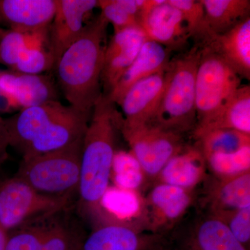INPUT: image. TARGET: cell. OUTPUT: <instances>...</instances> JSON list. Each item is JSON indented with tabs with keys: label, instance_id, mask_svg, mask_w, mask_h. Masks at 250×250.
Masks as SVG:
<instances>
[{
	"label": "cell",
	"instance_id": "1",
	"mask_svg": "<svg viewBox=\"0 0 250 250\" xmlns=\"http://www.w3.org/2000/svg\"><path fill=\"white\" fill-rule=\"evenodd\" d=\"M91 113L58 100L23 108L5 120L10 146L22 159L62 149L83 137Z\"/></svg>",
	"mask_w": 250,
	"mask_h": 250
},
{
	"label": "cell",
	"instance_id": "2",
	"mask_svg": "<svg viewBox=\"0 0 250 250\" xmlns=\"http://www.w3.org/2000/svg\"><path fill=\"white\" fill-rule=\"evenodd\" d=\"M115 104L103 93L94 106L83 136L78 210L81 216L93 223L100 200L109 187L116 131H121L123 119Z\"/></svg>",
	"mask_w": 250,
	"mask_h": 250
},
{
	"label": "cell",
	"instance_id": "3",
	"mask_svg": "<svg viewBox=\"0 0 250 250\" xmlns=\"http://www.w3.org/2000/svg\"><path fill=\"white\" fill-rule=\"evenodd\" d=\"M108 23L101 14L85 25L80 37L62 54L55 66L58 83L70 105L92 113L101 91L104 45Z\"/></svg>",
	"mask_w": 250,
	"mask_h": 250
},
{
	"label": "cell",
	"instance_id": "4",
	"mask_svg": "<svg viewBox=\"0 0 250 250\" xmlns=\"http://www.w3.org/2000/svg\"><path fill=\"white\" fill-rule=\"evenodd\" d=\"M202 47L193 45L172 59L166 69V87L155 116L148 124L182 135L197 124L195 81Z\"/></svg>",
	"mask_w": 250,
	"mask_h": 250
},
{
	"label": "cell",
	"instance_id": "5",
	"mask_svg": "<svg viewBox=\"0 0 250 250\" xmlns=\"http://www.w3.org/2000/svg\"><path fill=\"white\" fill-rule=\"evenodd\" d=\"M83 139L59 150L22 159L16 177L44 195L75 199L80 183Z\"/></svg>",
	"mask_w": 250,
	"mask_h": 250
},
{
	"label": "cell",
	"instance_id": "6",
	"mask_svg": "<svg viewBox=\"0 0 250 250\" xmlns=\"http://www.w3.org/2000/svg\"><path fill=\"white\" fill-rule=\"evenodd\" d=\"M71 209L41 217L10 231L6 250H80L87 235Z\"/></svg>",
	"mask_w": 250,
	"mask_h": 250
},
{
	"label": "cell",
	"instance_id": "7",
	"mask_svg": "<svg viewBox=\"0 0 250 250\" xmlns=\"http://www.w3.org/2000/svg\"><path fill=\"white\" fill-rule=\"evenodd\" d=\"M241 85V78L223 59L202 47L195 81L197 124H208L229 103Z\"/></svg>",
	"mask_w": 250,
	"mask_h": 250
},
{
	"label": "cell",
	"instance_id": "8",
	"mask_svg": "<svg viewBox=\"0 0 250 250\" xmlns=\"http://www.w3.org/2000/svg\"><path fill=\"white\" fill-rule=\"evenodd\" d=\"M72 207L73 199L44 195L16 176L0 184V225L8 232Z\"/></svg>",
	"mask_w": 250,
	"mask_h": 250
},
{
	"label": "cell",
	"instance_id": "9",
	"mask_svg": "<svg viewBox=\"0 0 250 250\" xmlns=\"http://www.w3.org/2000/svg\"><path fill=\"white\" fill-rule=\"evenodd\" d=\"M123 121L121 131L131 147L130 151L139 161L149 182H154L166 163L186 146L183 136L152 124L126 126Z\"/></svg>",
	"mask_w": 250,
	"mask_h": 250
},
{
	"label": "cell",
	"instance_id": "10",
	"mask_svg": "<svg viewBox=\"0 0 250 250\" xmlns=\"http://www.w3.org/2000/svg\"><path fill=\"white\" fill-rule=\"evenodd\" d=\"M139 22L147 39L171 52L183 49L190 39L182 13L167 0H144Z\"/></svg>",
	"mask_w": 250,
	"mask_h": 250
},
{
	"label": "cell",
	"instance_id": "11",
	"mask_svg": "<svg viewBox=\"0 0 250 250\" xmlns=\"http://www.w3.org/2000/svg\"><path fill=\"white\" fill-rule=\"evenodd\" d=\"M193 192L168 184L154 183L145 197L147 232L165 235L190 208Z\"/></svg>",
	"mask_w": 250,
	"mask_h": 250
},
{
	"label": "cell",
	"instance_id": "12",
	"mask_svg": "<svg viewBox=\"0 0 250 250\" xmlns=\"http://www.w3.org/2000/svg\"><path fill=\"white\" fill-rule=\"evenodd\" d=\"M97 6V0H57L55 14L47 33V47L53 58L54 67L80 37L85 27V16Z\"/></svg>",
	"mask_w": 250,
	"mask_h": 250
},
{
	"label": "cell",
	"instance_id": "13",
	"mask_svg": "<svg viewBox=\"0 0 250 250\" xmlns=\"http://www.w3.org/2000/svg\"><path fill=\"white\" fill-rule=\"evenodd\" d=\"M140 27L116 29L105 47L101 83L108 96L139 54L147 40Z\"/></svg>",
	"mask_w": 250,
	"mask_h": 250
},
{
	"label": "cell",
	"instance_id": "14",
	"mask_svg": "<svg viewBox=\"0 0 250 250\" xmlns=\"http://www.w3.org/2000/svg\"><path fill=\"white\" fill-rule=\"evenodd\" d=\"M94 224L95 228L119 225L147 231L145 197L141 192L109 186L99 203Z\"/></svg>",
	"mask_w": 250,
	"mask_h": 250
},
{
	"label": "cell",
	"instance_id": "15",
	"mask_svg": "<svg viewBox=\"0 0 250 250\" xmlns=\"http://www.w3.org/2000/svg\"><path fill=\"white\" fill-rule=\"evenodd\" d=\"M165 235L141 231L130 227L105 225L87 236L80 250H167Z\"/></svg>",
	"mask_w": 250,
	"mask_h": 250
},
{
	"label": "cell",
	"instance_id": "16",
	"mask_svg": "<svg viewBox=\"0 0 250 250\" xmlns=\"http://www.w3.org/2000/svg\"><path fill=\"white\" fill-rule=\"evenodd\" d=\"M166 69L139 81L125 93L119 104L124 114L123 124L138 126L150 123L165 90Z\"/></svg>",
	"mask_w": 250,
	"mask_h": 250
},
{
	"label": "cell",
	"instance_id": "17",
	"mask_svg": "<svg viewBox=\"0 0 250 250\" xmlns=\"http://www.w3.org/2000/svg\"><path fill=\"white\" fill-rule=\"evenodd\" d=\"M0 96L13 107L23 109L57 100V91L52 81L45 75L1 72Z\"/></svg>",
	"mask_w": 250,
	"mask_h": 250
},
{
	"label": "cell",
	"instance_id": "18",
	"mask_svg": "<svg viewBox=\"0 0 250 250\" xmlns=\"http://www.w3.org/2000/svg\"><path fill=\"white\" fill-rule=\"evenodd\" d=\"M57 0H0V24L10 30L33 34L52 22Z\"/></svg>",
	"mask_w": 250,
	"mask_h": 250
},
{
	"label": "cell",
	"instance_id": "19",
	"mask_svg": "<svg viewBox=\"0 0 250 250\" xmlns=\"http://www.w3.org/2000/svg\"><path fill=\"white\" fill-rule=\"evenodd\" d=\"M207 164L200 149L185 146L166 163L154 181L186 190H194L207 177Z\"/></svg>",
	"mask_w": 250,
	"mask_h": 250
},
{
	"label": "cell",
	"instance_id": "20",
	"mask_svg": "<svg viewBox=\"0 0 250 250\" xmlns=\"http://www.w3.org/2000/svg\"><path fill=\"white\" fill-rule=\"evenodd\" d=\"M201 47L213 51L241 78L250 80V17L224 34L213 35Z\"/></svg>",
	"mask_w": 250,
	"mask_h": 250
},
{
	"label": "cell",
	"instance_id": "21",
	"mask_svg": "<svg viewBox=\"0 0 250 250\" xmlns=\"http://www.w3.org/2000/svg\"><path fill=\"white\" fill-rule=\"evenodd\" d=\"M171 51L161 44L147 39L139 54L108 95L114 104H120L127 90L143 79L165 70L171 59Z\"/></svg>",
	"mask_w": 250,
	"mask_h": 250
},
{
	"label": "cell",
	"instance_id": "22",
	"mask_svg": "<svg viewBox=\"0 0 250 250\" xmlns=\"http://www.w3.org/2000/svg\"><path fill=\"white\" fill-rule=\"evenodd\" d=\"M209 215L220 218L250 207V172L225 179L214 178L207 197Z\"/></svg>",
	"mask_w": 250,
	"mask_h": 250
},
{
	"label": "cell",
	"instance_id": "23",
	"mask_svg": "<svg viewBox=\"0 0 250 250\" xmlns=\"http://www.w3.org/2000/svg\"><path fill=\"white\" fill-rule=\"evenodd\" d=\"M180 250H248L221 220L208 215L192 228Z\"/></svg>",
	"mask_w": 250,
	"mask_h": 250
},
{
	"label": "cell",
	"instance_id": "24",
	"mask_svg": "<svg viewBox=\"0 0 250 250\" xmlns=\"http://www.w3.org/2000/svg\"><path fill=\"white\" fill-rule=\"evenodd\" d=\"M228 129L250 135V86L241 85L223 111L208 124L196 128L195 135L207 130Z\"/></svg>",
	"mask_w": 250,
	"mask_h": 250
},
{
	"label": "cell",
	"instance_id": "25",
	"mask_svg": "<svg viewBox=\"0 0 250 250\" xmlns=\"http://www.w3.org/2000/svg\"><path fill=\"white\" fill-rule=\"evenodd\" d=\"M213 35L224 34L250 17V0H201Z\"/></svg>",
	"mask_w": 250,
	"mask_h": 250
},
{
	"label": "cell",
	"instance_id": "26",
	"mask_svg": "<svg viewBox=\"0 0 250 250\" xmlns=\"http://www.w3.org/2000/svg\"><path fill=\"white\" fill-rule=\"evenodd\" d=\"M193 137L205 158L212 154L236 152L250 147V135L236 130H207L193 135Z\"/></svg>",
	"mask_w": 250,
	"mask_h": 250
},
{
	"label": "cell",
	"instance_id": "27",
	"mask_svg": "<svg viewBox=\"0 0 250 250\" xmlns=\"http://www.w3.org/2000/svg\"><path fill=\"white\" fill-rule=\"evenodd\" d=\"M113 186L141 192L149 182L143 167L131 151L116 150L110 175Z\"/></svg>",
	"mask_w": 250,
	"mask_h": 250
},
{
	"label": "cell",
	"instance_id": "28",
	"mask_svg": "<svg viewBox=\"0 0 250 250\" xmlns=\"http://www.w3.org/2000/svg\"><path fill=\"white\" fill-rule=\"evenodd\" d=\"M46 35V30L33 34L12 30L0 31V63L13 68L28 47L42 46V42H37L47 40Z\"/></svg>",
	"mask_w": 250,
	"mask_h": 250
},
{
	"label": "cell",
	"instance_id": "29",
	"mask_svg": "<svg viewBox=\"0 0 250 250\" xmlns=\"http://www.w3.org/2000/svg\"><path fill=\"white\" fill-rule=\"evenodd\" d=\"M167 2L180 11L187 23L190 39L202 47L213 34L206 22L205 11L201 0H167Z\"/></svg>",
	"mask_w": 250,
	"mask_h": 250
},
{
	"label": "cell",
	"instance_id": "30",
	"mask_svg": "<svg viewBox=\"0 0 250 250\" xmlns=\"http://www.w3.org/2000/svg\"><path fill=\"white\" fill-rule=\"evenodd\" d=\"M207 170L214 178L225 179L250 172V147L229 154H216L205 158Z\"/></svg>",
	"mask_w": 250,
	"mask_h": 250
},
{
	"label": "cell",
	"instance_id": "31",
	"mask_svg": "<svg viewBox=\"0 0 250 250\" xmlns=\"http://www.w3.org/2000/svg\"><path fill=\"white\" fill-rule=\"evenodd\" d=\"M53 67V58L48 49L40 46L28 47L12 69L21 73L41 75Z\"/></svg>",
	"mask_w": 250,
	"mask_h": 250
},
{
	"label": "cell",
	"instance_id": "32",
	"mask_svg": "<svg viewBox=\"0 0 250 250\" xmlns=\"http://www.w3.org/2000/svg\"><path fill=\"white\" fill-rule=\"evenodd\" d=\"M98 6L103 18L113 24L114 30L140 27L137 18L129 14L120 4L119 0H100Z\"/></svg>",
	"mask_w": 250,
	"mask_h": 250
},
{
	"label": "cell",
	"instance_id": "33",
	"mask_svg": "<svg viewBox=\"0 0 250 250\" xmlns=\"http://www.w3.org/2000/svg\"><path fill=\"white\" fill-rule=\"evenodd\" d=\"M218 219L228 226L233 236L250 250V207L231 212Z\"/></svg>",
	"mask_w": 250,
	"mask_h": 250
},
{
	"label": "cell",
	"instance_id": "34",
	"mask_svg": "<svg viewBox=\"0 0 250 250\" xmlns=\"http://www.w3.org/2000/svg\"><path fill=\"white\" fill-rule=\"evenodd\" d=\"M10 147L9 134L5 120L0 116V166L3 165L8 158V148Z\"/></svg>",
	"mask_w": 250,
	"mask_h": 250
},
{
	"label": "cell",
	"instance_id": "35",
	"mask_svg": "<svg viewBox=\"0 0 250 250\" xmlns=\"http://www.w3.org/2000/svg\"><path fill=\"white\" fill-rule=\"evenodd\" d=\"M9 232L0 225V250H6Z\"/></svg>",
	"mask_w": 250,
	"mask_h": 250
},
{
	"label": "cell",
	"instance_id": "36",
	"mask_svg": "<svg viewBox=\"0 0 250 250\" xmlns=\"http://www.w3.org/2000/svg\"></svg>",
	"mask_w": 250,
	"mask_h": 250
}]
</instances>
